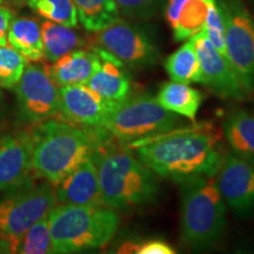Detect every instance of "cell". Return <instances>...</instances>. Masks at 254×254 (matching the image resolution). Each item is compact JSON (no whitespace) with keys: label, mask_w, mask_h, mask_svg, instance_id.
Wrapping results in <instances>:
<instances>
[{"label":"cell","mask_w":254,"mask_h":254,"mask_svg":"<svg viewBox=\"0 0 254 254\" xmlns=\"http://www.w3.org/2000/svg\"><path fill=\"white\" fill-rule=\"evenodd\" d=\"M44 59L53 63L73 50L84 45V40L73 27L46 20L41 24Z\"/></svg>","instance_id":"603a6c76"},{"label":"cell","mask_w":254,"mask_h":254,"mask_svg":"<svg viewBox=\"0 0 254 254\" xmlns=\"http://www.w3.org/2000/svg\"><path fill=\"white\" fill-rule=\"evenodd\" d=\"M211 0H168L165 15L176 41H184L204 30Z\"/></svg>","instance_id":"ac0fdd59"},{"label":"cell","mask_w":254,"mask_h":254,"mask_svg":"<svg viewBox=\"0 0 254 254\" xmlns=\"http://www.w3.org/2000/svg\"><path fill=\"white\" fill-rule=\"evenodd\" d=\"M0 199V244L6 252L17 253L21 238L34 222L57 205L55 185L28 179Z\"/></svg>","instance_id":"52a82bcc"},{"label":"cell","mask_w":254,"mask_h":254,"mask_svg":"<svg viewBox=\"0 0 254 254\" xmlns=\"http://www.w3.org/2000/svg\"><path fill=\"white\" fill-rule=\"evenodd\" d=\"M1 249H2V246H1V244H0V251H1Z\"/></svg>","instance_id":"1f68e13d"},{"label":"cell","mask_w":254,"mask_h":254,"mask_svg":"<svg viewBox=\"0 0 254 254\" xmlns=\"http://www.w3.org/2000/svg\"><path fill=\"white\" fill-rule=\"evenodd\" d=\"M119 253L134 254H174L176 250L170 244L161 239L144 240L140 243L128 241L119 247Z\"/></svg>","instance_id":"f546056e"},{"label":"cell","mask_w":254,"mask_h":254,"mask_svg":"<svg viewBox=\"0 0 254 254\" xmlns=\"http://www.w3.org/2000/svg\"><path fill=\"white\" fill-rule=\"evenodd\" d=\"M26 62L12 46H0V88H13L18 84Z\"/></svg>","instance_id":"4316f807"},{"label":"cell","mask_w":254,"mask_h":254,"mask_svg":"<svg viewBox=\"0 0 254 254\" xmlns=\"http://www.w3.org/2000/svg\"><path fill=\"white\" fill-rule=\"evenodd\" d=\"M78 20L90 33H95L118 20L120 11L114 0H73Z\"/></svg>","instance_id":"cb8c5ba5"},{"label":"cell","mask_w":254,"mask_h":254,"mask_svg":"<svg viewBox=\"0 0 254 254\" xmlns=\"http://www.w3.org/2000/svg\"><path fill=\"white\" fill-rule=\"evenodd\" d=\"M164 66L171 80L189 85L201 82V67L192 37L176 52L167 57Z\"/></svg>","instance_id":"7402d4cb"},{"label":"cell","mask_w":254,"mask_h":254,"mask_svg":"<svg viewBox=\"0 0 254 254\" xmlns=\"http://www.w3.org/2000/svg\"><path fill=\"white\" fill-rule=\"evenodd\" d=\"M94 47L100 56V66L85 85L111 103H122L131 94V79L125 65L107 51Z\"/></svg>","instance_id":"2e32d148"},{"label":"cell","mask_w":254,"mask_h":254,"mask_svg":"<svg viewBox=\"0 0 254 254\" xmlns=\"http://www.w3.org/2000/svg\"><path fill=\"white\" fill-rule=\"evenodd\" d=\"M9 46L17 50L27 62L44 59V43L41 25L33 18L19 17L12 20L8 30Z\"/></svg>","instance_id":"ffe728a7"},{"label":"cell","mask_w":254,"mask_h":254,"mask_svg":"<svg viewBox=\"0 0 254 254\" xmlns=\"http://www.w3.org/2000/svg\"><path fill=\"white\" fill-rule=\"evenodd\" d=\"M31 131L32 174L55 186L91 158L106 134L103 127H81L62 118L37 124Z\"/></svg>","instance_id":"7a4b0ae2"},{"label":"cell","mask_w":254,"mask_h":254,"mask_svg":"<svg viewBox=\"0 0 254 254\" xmlns=\"http://www.w3.org/2000/svg\"><path fill=\"white\" fill-rule=\"evenodd\" d=\"M26 2L46 20L68 27L78 26V12L73 0H26Z\"/></svg>","instance_id":"d4e9b609"},{"label":"cell","mask_w":254,"mask_h":254,"mask_svg":"<svg viewBox=\"0 0 254 254\" xmlns=\"http://www.w3.org/2000/svg\"><path fill=\"white\" fill-rule=\"evenodd\" d=\"M194 46L201 67V84L206 85L222 99H247L254 90L246 84L240 74L225 59L201 30L193 36Z\"/></svg>","instance_id":"8fae6325"},{"label":"cell","mask_w":254,"mask_h":254,"mask_svg":"<svg viewBox=\"0 0 254 254\" xmlns=\"http://www.w3.org/2000/svg\"><path fill=\"white\" fill-rule=\"evenodd\" d=\"M126 147L152 172L174 182L193 176H215L225 157L220 133L212 124L178 127Z\"/></svg>","instance_id":"6da1fadb"},{"label":"cell","mask_w":254,"mask_h":254,"mask_svg":"<svg viewBox=\"0 0 254 254\" xmlns=\"http://www.w3.org/2000/svg\"><path fill=\"white\" fill-rule=\"evenodd\" d=\"M55 194L57 202L64 205H103L97 167L92 157L57 184Z\"/></svg>","instance_id":"9a60e30c"},{"label":"cell","mask_w":254,"mask_h":254,"mask_svg":"<svg viewBox=\"0 0 254 254\" xmlns=\"http://www.w3.org/2000/svg\"><path fill=\"white\" fill-rule=\"evenodd\" d=\"M31 129H18L0 138V192L23 185L32 174Z\"/></svg>","instance_id":"5bb4252c"},{"label":"cell","mask_w":254,"mask_h":254,"mask_svg":"<svg viewBox=\"0 0 254 254\" xmlns=\"http://www.w3.org/2000/svg\"><path fill=\"white\" fill-rule=\"evenodd\" d=\"M14 19V13L8 7L0 5V46L9 45L8 44V30L12 20Z\"/></svg>","instance_id":"4dcf8cb0"},{"label":"cell","mask_w":254,"mask_h":254,"mask_svg":"<svg viewBox=\"0 0 254 254\" xmlns=\"http://www.w3.org/2000/svg\"><path fill=\"white\" fill-rule=\"evenodd\" d=\"M13 88L21 116L28 123L37 125L60 117L59 88L51 79L45 64H26Z\"/></svg>","instance_id":"9c48e42d"},{"label":"cell","mask_w":254,"mask_h":254,"mask_svg":"<svg viewBox=\"0 0 254 254\" xmlns=\"http://www.w3.org/2000/svg\"><path fill=\"white\" fill-rule=\"evenodd\" d=\"M0 99H1V92H0Z\"/></svg>","instance_id":"d6a6232c"},{"label":"cell","mask_w":254,"mask_h":254,"mask_svg":"<svg viewBox=\"0 0 254 254\" xmlns=\"http://www.w3.org/2000/svg\"><path fill=\"white\" fill-rule=\"evenodd\" d=\"M1 2H2V0H0V4H1Z\"/></svg>","instance_id":"836d02e7"},{"label":"cell","mask_w":254,"mask_h":254,"mask_svg":"<svg viewBox=\"0 0 254 254\" xmlns=\"http://www.w3.org/2000/svg\"><path fill=\"white\" fill-rule=\"evenodd\" d=\"M100 56L95 47L77 49L47 66L51 79L57 86L86 84L100 66Z\"/></svg>","instance_id":"e0dca14e"},{"label":"cell","mask_w":254,"mask_h":254,"mask_svg":"<svg viewBox=\"0 0 254 254\" xmlns=\"http://www.w3.org/2000/svg\"><path fill=\"white\" fill-rule=\"evenodd\" d=\"M120 13L136 20H147L160 11L165 0H114Z\"/></svg>","instance_id":"f1b7e54d"},{"label":"cell","mask_w":254,"mask_h":254,"mask_svg":"<svg viewBox=\"0 0 254 254\" xmlns=\"http://www.w3.org/2000/svg\"><path fill=\"white\" fill-rule=\"evenodd\" d=\"M155 99L166 110L194 123L204 100V94L189 84L172 80L165 82L160 87Z\"/></svg>","instance_id":"d6986e66"},{"label":"cell","mask_w":254,"mask_h":254,"mask_svg":"<svg viewBox=\"0 0 254 254\" xmlns=\"http://www.w3.org/2000/svg\"><path fill=\"white\" fill-rule=\"evenodd\" d=\"M224 133L233 153L254 161V113L234 111L225 120Z\"/></svg>","instance_id":"44dd1931"},{"label":"cell","mask_w":254,"mask_h":254,"mask_svg":"<svg viewBox=\"0 0 254 254\" xmlns=\"http://www.w3.org/2000/svg\"><path fill=\"white\" fill-rule=\"evenodd\" d=\"M116 103L104 99L85 84L59 87V111L64 120L81 127H103Z\"/></svg>","instance_id":"4fadbf2b"},{"label":"cell","mask_w":254,"mask_h":254,"mask_svg":"<svg viewBox=\"0 0 254 254\" xmlns=\"http://www.w3.org/2000/svg\"><path fill=\"white\" fill-rule=\"evenodd\" d=\"M215 179L222 198L234 214L240 218L254 214V161L228 152Z\"/></svg>","instance_id":"7c38bea8"},{"label":"cell","mask_w":254,"mask_h":254,"mask_svg":"<svg viewBox=\"0 0 254 254\" xmlns=\"http://www.w3.org/2000/svg\"><path fill=\"white\" fill-rule=\"evenodd\" d=\"M183 125L180 116L161 106L151 95L128 97L116 104L103 127L120 144L129 145Z\"/></svg>","instance_id":"8992f818"},{"label":"cell","mask_w":254,"mask_h":254,"mask_svg":"<svg viewBox=\"0 0 254 254\" xmlns=\"http://www.w3.org/2000/svg\"><path fill=\"white\" fill-rule=\"evenodd\" d=\"M49 214V213H47ZM47 214L28 228L19 243L17 253L45 254L52 253V240Z\"/></svg>","instance_id":"484cf974"},{"label":"cell","mask_w":254,"mask_h":254,"mask_svg":"<svg viewBox=\"0 0 254 254\" xmlns=\"http://www.w3.org/2000/svg\"><path fill=\"white\" fill-rule=\"evenodd\" d=\"M182 193L180 226L183 241L192 249L217 244L226 227V202L215 176H193L178 180Z\"/></svg>","instance_id":"5b68a950"},{"label":"cell","mask_w":254,"mask_h":254,"mask_svg":"<svg viewBox=\"0 0 254 254\" xmlns=\"http://www.w3.org/2000/svg\"><path fill=\"white\" fill-rule=\"evenodd\" d=\"M52 253L103 249L119 228V215L104 205H56L47 214Z\"/></svg>","instance_id":"277c9868"},{"label":"cell","mask_w":254,"mask_h":254,"mask_svg":"<svg viewBox=\"0 0 254 254\" xmlns=\"http://www.w3.org/2000/svg\"><path fill=\"white\" fill-rule=\"evenodd\" d=\"M205 33L220 55L227 59L226 41H225V25L222 14L217 0H211L207 8V17L205 23Z\"/></svg>","instance_id":"83f0119b"},{"label":"cell","mask_w":254,"mask_h":254,"mask_svg":"<svg viewBox=\"0 0 254 254\" xmlns=\"http://www.w3.org/2000/svg\"><path fill=\"white\" fill-rule=\"evenodd\" d=\"M225 25L228 62L254 90V18L243 0H217Z\"/></svg>","instance_id":"ba28073f"},{"label":"cell","mask_w":254,"mask_h":254,"mask_svg":"<svg viewBox=\"0 0 254 254\" xmlns=\"http://www.w3.org/2000/svg\"><path fill=\"white\" fill-rule=\"evenodd\" d=\"M97 167L103 205L113 209H132L153 201L158 185L153 172L128 152L111 147L106 138L92 153Z\"/></svg>","instance_id":"3957f363"},{"label":"cell","mask_w":254,"mask_h":254,"mask_svg":"<svg viewBox=\"0 0 254 254\" xmlns=\"http://www.w3.org/2000/svg\"><path fill=\"white\" fill-rule=\"evenodd\" d=\"M92 45L100 47L125 66L138 69L157 64L159 55L154 44L141 28L118 19L92 36Z\"/></svg>","instance_id":"30bf717a"}]
</instances>
